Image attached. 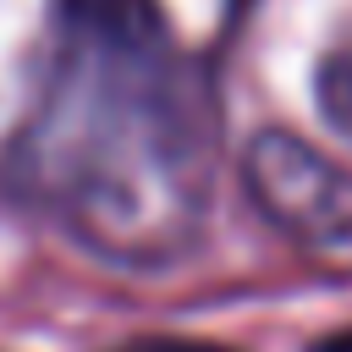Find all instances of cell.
I'll return each mask as SVG.
<instances>
[{
    "label": "cell",
    "mask_w": 352,
    "mask_h": 352,
    "mask_svg": "<svg viewBox=\"0 0 352 352\" xmlns=\"http://www.w3.org/2000/svg\"><path fill=\"white\" fill-rule=\"evenodd\" d=\"M314 110L319 121L352 143V44L330 50L319 66H314Z\"/></svg>",
    "instance_id": "277c9868"
},
{
    "label": "cell",
    "mask_w": 352,
    "mask_h": 352,
    "mask_svg": "<svg viewBox=\"0 0 352 352\" xmlns=\"http://www.w3.org/2000/svg\"><path fill=\"white\" fill-rule=\"evenodd\" d=\"M248 204L308 258L352 264V170L308 138L264 126L242 148Z\"/></svg>",
    "instance_id": "7a4b0ae2"
},
{
    "label": "cell",
    "mask_w": 352,
    "mask_h": 352,
    "mask_svg": "<svg viewBox=\"0 0 352 352\" xmlns=\"http://www.w3.org/2000/svg\"><path fill=\"white\" fill-rule=\"evenodd\" d=\"M138 11H143L176 50H187V55L204 60V55L226 38V28L236 22L242 0H138Z\"/></svg>",
    "instance_id": "3957f363"
},
{
    "label": "cell",
    "mask_w": 352,
    "mask_h": 352,
    "mask_svg": "<svg viewBox=\"0 0 352 352\" xmlns=\"http://www.w3.org/2000/svg\"><path fill=\"white\" fill-rule=\"evenodd\" d=\"M214 99L138 0H72L50 77L6 143V192L110 270H170L214 204Z\"/></svg>",
    "instance_id": "6da1fadb"
},
{
    "label": "cell",
    "mask_w": 352,
    "mask_h": 352,
    "mask_svg": "<svg viewBox=\"0 0 352 352\" xmlns=\"http://www.w3.org/2000/svg\"><path fill=\"white\" fill-rule=\"evenodd\" d=\"M110 352H236V346H220V341H192V336H138V341H121Z\"/></svg>",
    "instance_id": "5b68a950"
},
{
    "label": "cell",
    "mask_w": 352,
    "mask_h": 352,
    "mask_svg": "<svg viewBox=\"0 0 352 352\" xmlns=\"http://www.w3.org/2000/svg\"><path fill=\"white\" fill-rule=\"evenodd\" d=\"M308 352H352V324H346V330H330V336H319Z\"/></svg>",
    "instance_id": "8992f818"
}]
</instances>
